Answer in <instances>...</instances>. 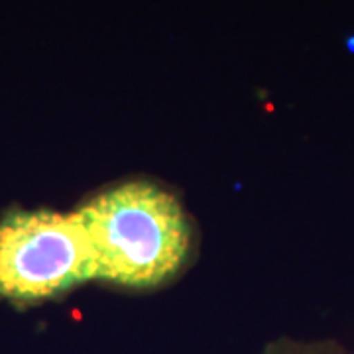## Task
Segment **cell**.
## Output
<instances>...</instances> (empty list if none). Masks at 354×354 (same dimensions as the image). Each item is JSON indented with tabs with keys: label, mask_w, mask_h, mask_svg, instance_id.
I'll return each instance as SVG.
<instances>
[{
	"label": "cell",
	"mask_w": 354,
	"mask_h": 354,
	"mask_svg": "<svg viewBox=\"0 0 354 354\" xmlns=\"http://www.w3.org/2000/svg\"><path fill=\"white\" fill-rule=\"evenodd\" d=\"M95 278L75 213H12L0 223V295L36 301Z\"/></svg>",
	"instance_id": "2"
},
{
	"label": "cell",
	"mask_w": 354,
	"mask_h": 354,
	"mask_svg": "<svg viewBox=\"0 0 354 354\" xmlns=\"http://www.w3.org/2000/svg\"><path fill=\"white\" fill-rule=\"evenodd\" d=\"M95 278L150 288L183 264L191 230L179 203L150 183H127L75 211Z\"/></svg>",
	"instance_id": "1"
}]
</instances>
